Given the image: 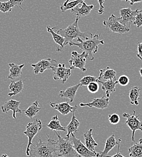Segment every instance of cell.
Instances as JSON below:
<instances>
[{"label":"cell","instance_id":"6da1fadb","mask_svg":"<svg viewBox=\"0 0 142 157\" xmlns=\"http://www.w3.org/2000/svg\"><path fill=\"white\" fill-rule=\"evenodd\" d=\"M100 35L96 34L91 38H88L84 40L78 38H77L78 43L71 41L68 44L70 46H76L83 52H85L88 55V59L93 60L94 59L93 54L98 52L99 45L100 44L104 45L105 44L104 40L100 39Z\"/></svg>","mask_w":142,"mask_h":157},{"label":"cell","instance_id":"7a4b0ae2","mask_svg":"<svg viewBox=\"0 0 142 157\" xmlns=\"http://www.w3.org/2000/svg\"><path fill=\"white\" fill-rule=\"evenodd\" d=\"M81 17H77L73 23L70 24L65 29H57L56 33L61 35L65 38L64 45H67L69 42L73 41L74 39L80 38L81 39H86L91 38L93 35L91 32H82L78 25V21Z\"/></svg>","mask_w":142,"mask_h":157},{"label":"cell","instance_id":"3957f363","mask_svg":"<svg viewBox=\"0 0 142 157\" xmlns=\"http://www.w3.org/2000/svg\"><path fill=\"white\" fill-rule=\"evenodd\" d=\"M47 139L46 141L40 140L34 147L32 146L30 149V156L32 157H54L53 154L55 152V142L54 140L47 134Z\"/></svg>","mask_w":142,"mask_h":157},{"label":"cell","instance_id":"277c9868","mask_svg":"<svg viewBox=\"0 0 142 157\" xmlns=\"http://www.w3.org/2000/svg\"><path fill=\"white\" fill-rule=\"evenodd\" d=\"M58 140L55 142V154L58 157H81L76 151L74 145L70 138L61 137V134L55 131Z\"/></svg>","mask_w":142,"mask_h":157},{"label":"cell","instance_id":"5b68a950","mask_svg":"<svg viewBox=\"0 0 142 157\" xmlns=\"http://www.w3.org/2000/svg\"><path fill=\"white\" fill-rule=\"evenodd\" d=\"M42 128V123L41 120L36 118L33 121L29 123L25 127V131L24 132L28 137V144L26 149V155L30 156V147L33 145L32 140L35 136L41 131Z\"/></svg>","mask_w":142,"mask_h":157},{"label":"cell","instance_id":"8992f818","mask_svg":"<svg viewBox=\"0 0 142 157\" xmlns=\"http://www.w3.org/2000/svg\"><path fill=\"white\" fill-rule=\"evenodd\" d=\"M103 24L108 30L120 35L128 33L130 30V28H128L122 24L118 18L113 14L111 15L108 20L104 21Z\"/></svg>","mask_w":142,"mask_h":157},{"label":"cell","instance_id":"52a82bcc","mask_svg":"<svg viewBox=\"0 0 142 157\" xmlns=\"http://www.w3.org/2000/svg\"><path fill=\"white\" fill-rule=\"evenodd\" d=\"M88 58V55L85 52H83L79 54L76 51L71 52V57L68 62L70 65V68L74 69L75 68L79 69L82 72H85L86 69L85 67L86 60Z\"/></svg>","mask_w":142,"mask_h":157},{"label":"cell","instance_id":"ba28073f","mask_svg":"<svg viewBox=\"0 0 142 157\" xmlns=\"http://www.w3.org/2000/svg\"><path fill=\"white\" fill-rule=\"evenodd\" d=\"M136 111H134L133 114L132 115L128 113H123L122 116L126 118V121L125 122L126 124L131 129L132 131V137L131 140L133 142H135L134 136L135 132L137 130H140L142 131V122L139 119V116H136Z\"/></svg>","mask_w":142,"mask_h":157},{"label":"cell","instance_id":"9c48e42d","mask_svg":"<svg viewBox=\"0 0 142 157\" xmlns=\"http://www.w3.org/2000/svg\"><path fill=\"white\" fill-rule=\"evenodd\" d=\"M71 141L74 145L75 149L77 153L81 157H99L100 154L99 152L94 153L90 151L86 146L82 142L80 139L76 137L74 134H71Z\"/></svg>","mask_w":142,"mask_h":157},{"label":"cell","instance_id":"30bf717a","mask_svg":"<svg viewBox=\"0 0 142 157\" xmlns=\"http://www.w3.org/2000/svg\"><path fill=\"white\" fill-rule=\"evenodd\" d=\"M52 69L53 73L54 80H61L62 84L67 82L71 74V69L70 68H66L64 63H58L57 65Z\"/></svg>","mask_w":142,"mask_h":157},{"label":"cell","instance_id":"8fae6325","mask_svg":"<svg viewBox=\"0 0 142 157\" xmlns=\"http://www.w3.org/2000/svg\"><path fill=\"white\" fill-rule=\"evenodd\" d=\"M58 62L55 59L48 58L42 59L36 63L32 64L31 66L33 68V73L35 75L43 73L45 70L52 69L55 66L57 65Z\"/></svg>","mask_w":142,"mask_h":157},{"label":"cell","instance_id":"7c38bea8","mask_svg":"<svg viewBox=\"0 0 142 157\" xmlns=\"http://www.w3.org/2000/svg\"><path fill=\"white\" fill-rule=\"evenodd\" d=\"M139 9L132 10L131 8H123L120 10L121 17L118 18L119 21L125 26L130 28L131 24L133 23Z\"/></svg>","mask_w":142,"mask_h":157},{"label":"cell","instance_id":"4fadbf2b","mask_svg":"<svg viewBox=\"0 0 142 157\" xmlns=\"http://www.w3.org/2000/svg\"><path fill=\"white\" fill-rule=\"evenodd\" d=\"M21 101H17L15 100H10L6 101L4 103V104L1 106V111L4 113H7V112L10 110L13 111V118L14 119H17L16 114L20 113L21 114L23 111H25V109H21L19 106L20 105Z\"/></svg>","mask_w":142,"mask_h":157},{"label":"cell","instance_id":"5bb4252c","mask_svg":"<svg viewBox=\"0 0 142 157\" xmlns=\"http://www.w3.org/2000/svg\"><path fill=\"white\" fill-rule=\"evenodd\" d=\"M109 103V98L107 97H102L101 98H94L90 102L87 103H81L80 106H88L90 108H96L100 109L106 108Z\"/></svg>","mask_w":142,"mask_h":157},{"label":"cell","instance_id":"9a60e30c","mask_svg":"<svg viewBox=\"0 0 142 157\" xmlns=\"http://www.w3.org/2000/svg\"><path fill=\"white\" fill-rule=\"evenodd\" d=\"M77 109H78L77 105H75L73 106V111L72 112L73 115H72L71 120L70 123L66 127L67 131V134L65 137V138H66L69 139L71 134H75L78 132L80 123L75 116V112L77 111Z\"/></svg>","mask_w":142,"mask_h":157},{"label":"cell","instance_id":"2e32d148","mask_svg":"<svg viewBox=\"0 0 142 157\" xmlns=\"http://www.w3.org/2000/svg\"><path fill=\"white\" fill-rule=\"evenodd\" d=\"M81 4V7L78 6H78L72 9L71 13L76 17H83L88 15L91 10L94 9V6L93 4L88 5L85 2H83Z\"/></svg>","mask_w":142,"mask_h":157},{"label":"cell","instance_id":"e0dca14e","mask_svg":"<svg viewBox=\"0 0 142 157\" xmlns=\"http://www.w3.org/2000/svg\"><path fill=\"white\" fill-rule=\"evenodd\" d=\"M23 1L24 0H9L6 2H0V12L2 13L11 12L15 6H18L23 10V8L21 7Z\"/></svg>","mask_w":142,"mask_h":157},{"label":"cell","instance_id":"ac0fdd59","mask_svg":"<svg viewBox=\"0 0 142 157\" xmlns=\"http://www.w3.org/2000/svg\"><path fill=\"white\" fill-rule=\"evenodd\" d=\"M50 105L53 109L58 111L63 116H66L73 111V106H71L67 101L59 103L50 102Z\"/></svg>","mask_w":142,"mask_h":157},{"label":"cell","instance_id":"d6986e66","mask_svg":"<svg viewBox=\"0 0 142 157\" xmlns=\"http://www.w3.org/2000/svg\"><path fill=\"white\" fill-rule=\"evenodd\" d=\"M98 82L101 83L102 89L105 91L107 98H109L110 95L116 91V86L118 83L117 80H108L106 81H101L98 80Z\"/></svg>","mask_w":142,"mask_h":157},{"label":"cell","instance_id":"ffe728a7","mask_svg":"<svg viewBox=\"0 0 142 157\" xmlns=\"http://www.w3.org/2000/svg\"><path fill=\"white\" fill-rule=\"evenodd\" d=\"M83 138L85 141V145L91 151L98 153L95 150V147L98 146V144L96 142L93 137V129H90L87 132L84 133Z\"/></svg>","mask_w":142,"mask_h":157},{"label":"cell","instance_id":"44dd1931","mask_svg":"<svg viewBox=\"0 0 142 157\" xmlns=\"http://www.w3.org/2000/svg\"><path fill=\"white\" fill-rule=\"evenodd\" d=\"M80 86L81 85L79 83L68 88L65 91H60L59 96L61 98H68L70 100V102H73L75 98L77 91Z\"/></svg>","mask_w":142,"mask_h":157},{"label":"cell","instance_id":"7402d4cb","mask_svg":"<svg viewBox=\"0 0 142 157\" xmlns=\"http://www.w3.org/2000/svg\"><path fill=\"white\" fill-rule=\"evenodd\" d=\"M24 65V64L17 65L15 63H9V66L10 67V69L8 78L14 80L20 78L22 75V70Z\"/></svg>","mask_w":142,"mask_h":157},{"label":"cell","instance_id":"603a6c76","mask_svg":"<svg viewBox=\"0 0 142 157\" xmlns=\"http://www.w3.org/2000/svg\"><path fill=\"white\" fill-rule=\"evenodd\" d=\"M55 27H51L50 26H47V30L48 32H49L52 37L55 43L59 45V47L57 48V52H61L63 48H64V43H65V38L62 36L61 35L57 33L56 32H55L54 30Z\"/></svg>","mask_w":142,"mask_h":157},{"label":"cell","instance_id":"cb8c5ba5","mask_svg":"<svg viewBox=\"0 0 142 157\" xmlns=\"http://www.w3.org/2000/svg\"><path fill=\"white\" fill-rule=\"evenodd\" d=\"M117 144H118V141H117L116 139L115 135L112 134L110 137H109L106 139L105 142V148L102 152H99L100 155L99 157H103L105 155H107L108 154L109 152V151L112 150Z\"/></svg>","mask_w":142,"mask_h":157},{"label":"cell","instance_id":"d4e9b609","mask_svg":"<svg viewBox=\"0 0 142 157\" xmlns=\"http://www.w3.org/2000/svg\"><path fill=\"white\" fill-rule=\"evenodd\" d=\"M98 80L101 81L116 80V71L113 69H111L109 67L104 69H101Z\"/></svg>","mask_w":142,"mask_h":157},{"label":"cell","instance_id":"484cf974","mask_svg":"<svg viewBox=\"0 0 142 157\" xmlns=\"http://www.w3.org/2000/svg\"><path fill=\"white\" fill-rule=\"evenodd\" d=\"M9 93L8 96L12 97L18 94L24 90V83L22 80L18 81H12L9 85Z\"/></svg>","mask_w":142,"mask_h":157},{"label":"cell","instance_id":"4316f807","mask_svg":"<svg viewBox=\"0 0 142 157\" xmlns=\"http://www.w3.org/2000/svg\"><path fill=\"white\" fill-rule=\"evenodd\" d=\"M142 90L140 86H134L129 90V98L130 99V103L131 105H139L140 98V93Z\"/></svg>","mask_w":142,"mask_h":157},{"label":"cell","instance_id":"83f0119b","mask_svg":"<svg viewBox=\"0 0 142 157\" xmlns=\"http://www.w3.org/2000/svg\"><path fill=\"white\" fill-rule=\"evenodd\" d=\"M47 126L52 131H67V129L65 127H63L61 124L58 115H55L52 118L50 122L47 124Z\"/></svg>","mask_w":142,"mask_h":157},{"label":"cell","instance_id":"f1b7e54d","mask_svg":"<svg viewBox=\"0 0 142 157\" xmlns=\"http://www.w3.org/2000/svg\"><path fill=\"white\" fill-rule=\"evenodd\" d=\"M128 151L130 157H142V139L130 147Z\"/></svg>","mask_w":142,"mask_h":157},{"label":"cell","instance_id":"f546056e","mask_svg":"<svg viewBox=\"0 0 142 157\" xmlns=\"http://www.w3.org/2000/svg\"><path fill=\"white\" fill-rule=\"evenodd\" d=\"M41 109L38 101L36 100L27 109L25 110L24 113L27 117L32 118L39 113Z\"/></svg>","mask_w":142,"mask_h":157},{"label":"cell","instance_id":"4dcf8cb0","mask_svg":"<svg viewBox=\"0 0 142 157\" xmlns=\"http://www.w3.org/2000/svg\"><path fill=\"white\" fill-rule=\"evenodd\" d=\"M84 1H85V0H75V1L68 2L65 6H61V7H60L61 12H65V11H67L68 10L72 9L75 8V7L78 6V5L81 4Z\"/></svg>","mask_w":142,"mask_h":157},{"label":"cell","instance_id":"1f68e13d","mask_svg":"<svg viewBox=\"0 0 142 157\" xmlns=\"http://www.w3.org/2000/svg\"><path fill=\"white\" fill-rule=\"evenodd\" d=\"M98 78L92 76H86L80 80L79 84L81 86H87L91 82H98Z\"/></svg>","mask_w":142,"mask_h":157},{"label":"cell","instance_id":"d6a6232c","mask_svg":"<svg viewBox=\"0 0 142 157\" xmlns=\"http://www.w3.org/2000/svg\"><path fill=\"white\" fill-rule=\"evenodd\" d=\"M87 89L91 93H96L99 90V85L98 82H93L87 85Z\"/></svg>","mask_w":142,"mask_h":157},{"label":"cell","instance_id":"836d02e7","mask_svg":"<svg viewBox=\"0 0 142 157\" xmlns=\"http://www.w3.org/2000/svg\"><path fill=\"white\" fill-rule=\"evenodd\" d=\"M134 25H136L137 28H140L142 26V9L138 10L136 19L132 23Z\"/></svg>","mask_w":142,"mask_h":157},{"label":"cell","instance_id":"e575fe53","mask_svg":"<svg viewBox=\"0 0 142 157\" xmlns=\"http://www.w3.org/2000/svg\"><path fill=\"white\" fill-rule=\"evenodd\" d=\"M121 118L119 114H113L109 115L108 121L112 124H117L120 122Z\"/></svg>","mask_w":142,"mask_h":157},{"label":"cell","instance_id":"d590c367","mask_svg":"<svg viewBox=\"0 0 142 157\" xmlns=\"http://www.w3.org/2000/svg\"><path fill=\"white\" fill-rule=\"evenodd\" d=\"M117 81H118V83L120 84L121 86H125L129 84L130 80L127 76L122 75L119 78Z\"/></svg>","mask_w":142,"mask_h":157},{"label":"cell","instance_id":"8d00e7d4","mask_svg":"<svg viewBox=\"0 0 142 157\" xmlns=\"http://www.w3.org/2000/svg\"><path fill=\"white\" fill-rule=\"evenodd\" d=\"M122 141V139L121 138H119V140H118V148H117V153L113 155V156H109V155H105L103 157H125L124 156H123L122 154L120 153V147H121V143Z\"/></svg>","mask_w":142,"mask_h":157},{"label":"cell","instance_id":"74e56055","mask_svg":"<svg viewBox=\"0 0 142 157\" xmlns=\"http://www.w3.org/2000/svg\"><path fill=\"white\" fill-rule=\"evenodd\" d=\"M98 1L99 6H100L99 9L98 10V14L101 15L103 13V12H104V11H105V7H104L103 4H104L105 0H98Z\"/></svg>","mask_w":142,"mask_h":157},{"label":"cell","instance_id":"f35d334b","mask_svg":"<svg viewBox=\"0 0 142 157\" xmlns=\"http://www.w3.org/2000/svg\"><path fill=\"white\" fill-rule=\"evenodd\" d=\"M137 56L140 60H142V42L139 43L137 45Z\"/></svg>","mask_w":142,"mask_h":157},{"label":"cell","instance_id":"ab89813d","mask_svg":"<svg viewBox=\"0 0 142 157\" xmlns=\"http://www.w3.org/2000/svg\"><path fill=\"white\" fill-rule=\"evenodd\" d=\"M122 1H125L126 2L129 1L130 2V5L132 6L134 5L135 3H137V2H142V0H122Z\"/></svg>","mask_w":142,"mask_h":157},{"label":"cell","instance_id":"60d3db41","mask_svg":"<svg viewBox=\"0 0 142 157\" xmlns=\"http://www.w3.org/2000/svg\"><path fill=\"white\" fill-rule=\"evenodd\" d=\"M70 0H66L63 3V4H62V6H65L69 1H70Z\"/></svg>","mask_w":142,"mask_h":157},{"label":"cell","instance_id":"b9f144b4","mask_svg":"<svg viewBox=\"0 0 142 157\" xmlns=\"http://www.w3.org/2000/svg\"><path fill=\"white\" fill-rule=\"evenodd\" d=\"M139 72H140V76H141V78L142 79V67L140 68Z\"/></svg>","mask_w":142,"mask_h":157},{"label":"cell","instance_id":"7bdbcfd3","mask_svg":"<svg viewBox=\"0 0 142 157\" xmlns=\"http://www.w3.org/2000/svg\"><path fill=\"white\" fill-rule=\"evenodd\" d=\"M1 157H9L7 154H2Z\"/></svg>","mask_w":142,"mask_h":157}]
</instances>
